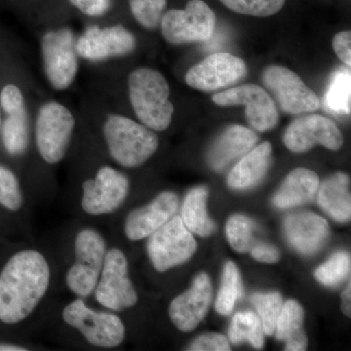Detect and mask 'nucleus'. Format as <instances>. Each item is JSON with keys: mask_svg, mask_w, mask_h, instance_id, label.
<instances>
[{"mask_svg": "<svg viewBox=\"0 0 351 351\" xmlns=\"http://www.w3.org/2000/svg\"><path fill=\"white\" fill-rule=\"evenodd\" d=\"M50 282L49 265L43 254H15L0 274V320L16 324L34 311Z\"/></svg>", "mask_w": 351, "mask_h": 351, "instance_id": "f257e3e1", "label": "nucleus"}, {"mask_svg": "<svg viewBox=\"0 0 351 351\" xmlns=\"http://www.w3.org/2000/svg\"><path fill=\"white\" fill-rule=\"evenodd\" d=\"M129 99L136 117L147 128L164 131L172 122L175 108L167 80L154 69L140 68L128 77Z\"/></svg>", "mask_w": 351, "mask_h": 351, "instance_id": "f03ea898", "label": "nucleus"}, {"mask_svg": "<svg viewBox=\"0 0 351 351\" xmlns=\"http://www.w3.org/2000/svg\"><path fill=\"white\" fill-rule=\"evenodd\" d=\"M103 132L110 156L123 167H138L158 147V137L154 130L123 115H110Z\"/></svg>", "mask_w": 351, "mask_h": 351, "instance_id": "7ed1b4c3", "label": "nucleus"}, {"mask_svg": "<svg viewBox=\"0 0 351 351\" xmlns=\"http://www.w3.org/2000/svg\"><path fill=\"white\" fill-rule=\"evenodd\" d=\"M75 119L68 108L58 101H48L39 110L36 140L39 154L45 162L59 163L66 156Z\"/></svg>", "mask_w": 351, "mask_h": 351, "instance_id": "20e7f679", "label": "nucleus"}, {"mask_svg": "<svg viewBox=\"0 0 351 351\" xmlns=\"http://www.w3.org/2000/svg\"><path fill=\"white\" fill-rule=\"evenodd\" d=\"M163 38L171 44L205 43L213 36L216 16L202 0H189L184 10L172 9L160 22Z\"/></svg>", "mask_w": 351, "mask_h": 351, "instance_id": "39448f33", "label": "nucleus"}, {"mask_svg": "<svg viewBox=\"0 0 351 351\" xmlns=\"http://www.w3.org/2000/svg\"><path fill=\"white\" fill-rule=\"evenodd\" d=\"M73 32L60 29L46 32L41 38V56L46 77L58 91L68 89L78 73V57Z\"/></svg>", "mask_w": 351, "mask_h": 351, "instance_id": "423d86ee", "label": "nucleus"}, {"mask_svg": "<svg viewBox=\"0 0 351 351\" xmlns=\"http://www.w3.org/2000/svg\"><path fill=\"white\" fill-rule=\"evenodd\" d=\"M197 249L195 237L181 217L174 216L152 233L147 243V253L154 269L159 272L188 262Z\"/></svg>", "mask_w": 351, "mask_h": 351, "instance_id": "0eeeda50", "label": "nucleus"}, {"mask_svg": "<svg viewBox=\"0 0 351 351\" xmlns=\"http://www.w3.org/2000/svg\"><path fill=\"white\" fill-rule=\"evenodd\" d=\"M105 240L92 230H83L75 239V263L66 274L71 292L85 298L96 288L106 257Z\"/></svg>", "mask_w": 351, "mask_h": 351, "instance_id": "6e6552de", "label": "nucleus"}, {"mask_svg": "<svg viewBox=\"0 0 351 351\" xmlns=\"http://www.w3.org/2000/svg\"><path fill=\"white\" fill-rule=\"evenodd\" d=\"M63 318L93 346L115 348L121 345L125 338V327L119 316L94 311L82 300H76L64 307Z\"/></svg>", "mask_w": 351, "mask_h": 351, "instance_id": "1a4fd4ad", "label": "nucleus"}, {"mask_svg": "<svg viewBox=\"0 0 351 351\" xmlns=\"http://www.w3.org/2000/svg\"><path fill=\"white\" fill-rule=\"evenodd\" d=\"M95 289L97 301L112 311H123L137 304V292L129 278L123 252L112 248L106 253L101 279Z\"/></svg>", "mask_w": 351, "mask_h": 351, "instance_id": "9d476101", "label": "nucleus"}, {"mask_svg": "<svg viewBox=\"0 0 351 351\" xmlns=\"http://www.w3.org/2000/svg\"><path fill=\"white\" fill-rule=\"evenodd\" d=\"M263 82L285 113L299 114L315 112L320 108L316 94L291 69L270 66L263 71Z\"/></svg>", "mask_w": 351, "mask_h": 351, "instance_id": "9b49d317", "label": "nucleus"}, {"mask_svg": "<svg viewBox=\"0 0 351 351\" xmlns=\"http://www.w3.org/2000/svg\"><path fill=\"white\" fill-rule=\"evenodd\" d=\"M219 107H246V119L254 129L260 132L271 130L278 123L276 103L263 88L256 84H243L219 92L212 97Z\"/></svg>", "mask_w": 351, "mask_h": 351, "instance_id": "f8f14e48", "label": "nucleus"}, {"mask_svg": "<svg viewBox=\"0 0 351 351\" xmlns=\"http://www.w3.org/2000/svg\"><path fill=\"white\" fill-rule=\"evenodd\" d=\"M82 189V206L87 214H112L125 201L129 181L119 171L105 166L98 171L95 179L83 182Z\"/></svg>", "mask_w": 351, "mask_h": 351, "instance_id": "ddd939ff", "label": "nucleus"}, {"mask_svg": "<svg viewBox=\"0 0 351 351\" xmlns=\"http://www.w3.org/2000/svg\"><path fill=\"white\" fill-rule=\"evenodd\" d=\"M246 75L243 60L228 53H216L189 69L186 82L193 89L211 92L232 86Z\"/></svg>", "mask_w": 351, "mask_h": 351, "instance_id": "4468645a", "label": "nucleus"}, {"mask_svg": "<svg viewBox=\"0 0 351 351\" xmlns=\"http://www.w3.org/2000/svg\"><path fill=\"white\" fill-rule=\"evenodd\" d=\"M283 142L293 152H306L316 145L339 151L343 147V137L331 119L311 114L293 121L284 133Z\"/></svg>", "mask_w": 351, "mask_h": 351, "instance_id": "2eb2a0df", "label": "nucleus"}, {"mask_svg": "<svg viewBox=\"0 0 351 351\" xmlns=\"http://www.w3.org/2000/svg\"><path fill=\"white\" fill-rule=\"evenodd\" d=\"M136 38L123 25L101 29L92 27L76 41V52L83 59L99 62L125 56L136 48Z\"/></svg>", "mask_w": 351, "mask_h": 351, "instance_id": "dca6fc26", "label": "nucleus"}, {"mask_svg": "<svg viewBox=\"0 0 351 351\" xmlns=\"http://www.w3.org/2000/svg\"><path fill=\"white\" fill-rule=\"evenodd\" d=\"M212 295L213 288L209 276L198 274L191 287L171 302L169 315L173 324L182 332L195 330L209 311Z\"/></svg>", "mask_w": 351, "mask_h": 351, "instance_id": "f3484780", "label": "nucleus"}, {"mask_svg": "<svg viewBox=\"0 0 351 351\" xmlns=\"http://www.w3.org/2000/svg\"><path fill=\"white\" fill-rule=\"evenodd\" d=\"M179 197L172 191H164L147 206L134 210L127 217L125 234L132 241L147 239L175 216Z\"/></svg>", "mask_w": 351, "mask_h": 351, "instance_id": "a211bd4d", "label": "nucleus"}, {"mask_svg": "<svg viewBox=\"0 0 351 351\" xmlns=\"http://www.w3.org/2000/svg\"><path fill=\"white\" fill-rule=\"evenodd\" d=\"M289 243L302 255L311 256L326 244L330 235L327 221L311 212L289 215L284 221Z\"/></svg>", "mask_w": 351, "mask_h": 351, "instance_id": "6ab92c4d", "label": "nucleus"}, {"mask_svg": "<svg viewBox=\"0 0 351 351\" xmlns=\"http://www.w3.org/2000/svg\"><path fill=\"white\" fill-rule=\"evenodd\" d=\"M257 142L258 136L251 129L241 125L228 126L208 151L207 162L215 171L223 170L250 152Z\"/></svg>", "mask_w": 351, "mask_h": 351, "instance_id": "aec40b11", "label": "nucleus"}, {"mask_svg": "<svg viewBox=\"0 0 351 351\" xmlns=\"http://www.w3.org/2000/svg\"><path fill=\"white\" fill-rule=\"evenodd\" d=\"M272 147L269 142L262 143L247 152L230 171L228 184L232 189H245L258 184L269 168Z\"/></svg>", "mask_w": 351, "mask_h": 351, "instance_id": "412c9836", "label": "nucleus"}, {"mask_svg": "<svg viewBox=\"0 0 351 351\" xmlns=\"http://www.w3.org/2000/svg\"><path fill=\"white\" fill-rule=\"evenodd\" d=\"M318 188L319 178L316 173L306 168H297L284 180L272 203L280 209L299 206L313 199Z\"/></svg>", "mask_w": 351, "mask_h": 351, "instance_id": "4be33fe9", "label": "nucleus"}, {"mask_svg": "<svg viewBox=\"0 0 351 351\" xmlns=\"http://www.w3.org/2000/svg\"><path fill=\"white\" fill-rule=\"evenodd\" d=\"M350 180L345 173H336L318 188V203L329 216L339 223L351 217Z\"/></svg>", "mask_w": 351, "mask_h": 351, "instance_id": "5701e85b", "label": "nucleus"}, {"mask_svg": "<svg viewBox=\"0 0 351 351\" xmlns=\"http://www.w3.org/2000/svg\"><path fill=\"white\" fill-rule=\"evenodd\" d=\"M304 309L299 302L294 300L283 302L274 332L278 341L285 343V350H306L307 338L304 330Z\"/></svg>", "mask_w": 351, "mask_h": 351, "instance_id": "b1692460", "label": "nucleus"}, {"mask_svg": "<svg viewBox=\"0 0 351 351\" xmlns=\"http://www.w3.org/2000/svg\"><path fill=\"white\" fill-rule=\"evenodd\" d=\"M208 189L197 186L186 195L182 209V219L191 232L199 237H210L216 230L214 221L208 215L206 203Z\"/></svg>", "mask_w": 351, "mask_h": 351, "instance_id": "393cba45", "label": "nucleus"}, {"mask_svg": "<svg viewBox=\"0 0 351 351\" xmlns=\"http://www.w3.org/2000/svg\"><path fill=\"white\" fill-rule=\"evenodd\" d=\"M2 141L7 152L12 156H19L27 151L29 141L27 108L7 113L2 127Z\"/></svg>", "mask_w": 351, "mask_h": 351, "instance_id": "a878e982", "label": "nucleus"}, {"mask_svg": "<svg viewBox=\"0 0 351 351\" xmlns=\"http://www.w3.org/2000/svg\"><path fill=\"white\" fill-rule=\"evenodd\" d=\"M263 329L260 317L252 311H242L233 316L232 324L228 329V339L233 345L247 343L255 348L263 346Z\"/></svg>", "mask_w": 351, "mask_h": 351, "instance_id": "bb28decb", "label": "nucleus"}, {"mask_svg": "<svg viewBox=\"0 0 351 351\" xmlns=\"http://www.w3.org/2000/svg\"><path fill=\"white\" fill-rule=\"evenodd\" d=\"M243 295V284L237 265L230 261L226 263L223 269L221 285L217 295V313L221 315H230L234 308L235 304Z\"/></svg>", "mask_w": 351, "mask_h": 351, "instance_id": "cd10ccee", "label": "nucleus"}, {"mask_svg": "<svg viewBox=\"0 0 351 351\" xmlns=\"http://www.w3.org/2000/svg\"><path fill=\"white\" fill-rule=\"evenodd\" d=\"M351 76L350 69H341L334 73L325 103L332 112L339 115L350 113Z\"/></svg>", "mask_w": 351, "mask_h": 351, "instance_id": "c85d7f7f", "label": "nucleus"}, {"mask_svg": "<svg viewBox=\"0 0 351 351\" xmlns=\"http://www.w3.org/2000/svg\"><path fill=\"white\" fill-rule=\"evenodd\" d=\"M350 255L346 252H337L326 263H322L314 272L316 280L322 285L332 287L343 282L350 276Z\"/></svg>", "mask_w": 351, "mask_h": 351, "instance_id": "c756f323", "label": "nucleus"}, {"mask_svg": "<svg viewBox=\"0 0 351 351\" xmlns=\"http://www.w3.org/2000/svg\"><path fill=\"white\" fill-rule=\"evenodd\" d=\"M251 302L256 307L263 332L271 336L276 330L277 319L283 306V299L277 292L257 293L251 295Z\"/></svg>", "mask_w": 351, "mask_h": 351, "instance_id": "7c9ffc66", "label": "nucleus"}, {"mask_svg": "<svg viewBox=\"0 0 351 351\" xmlns=\"http://www.w3.org/2000/svg\"><path fill=\"white\" fill-rule=\"evenodd\" d=\"M254 223L248 217L234 215L226 226V237L233 250L246 253L253 246Z\"/></svg>", "mask_w": 351, "mask_h": 351, "instance_id": "2f4dec72", "label": "nucleus"}, {"mask_svg": "<svg viewBox=\"0 0 351 351\" xmlns=\"http://www.w3.org/2000/svg\"><path fill=\"white\" fill-rule=\"evenodd\" d=\"M131 12L136 21L147 29L160 25L167 0H129Z\"/></svg>", "mask_w": 351, "mask_h": 351, "instance_id": "473e14b6", "label": "nucleus"}, {"mask_svg": "<svg viewBox=\"0 0 351 351\" xmlns=\"http://www.w3.org/2000/svg\"><path fill=\"white\" fill-rule=\"evenodd\" d=\"M286 0H221L234 12L254 17H269L282 9Z\"/></svg>", "mask_w": 351, "mask_h": 351, "instance_id": "72a5a7b5", "label": "nucleus"}, {"mask_svg": "<svg viewBox=\"0 0 351 351\" xmlns=\"http://www.w3.org/2000/svg\"><path fill=\"white\" fill-rule=\"evenodd\" d=\"M0 204L11 211H18L23 204L19 181L3 166H0Z\"/></svg>", "mask_w": 351, "mask_h": 351, "instance_id": "f704fd0d", "label": "nucleus"}, {"mask_svg": "<svg viewBox=\"0 0 351 351\" xmlns=\"http://www.w3.org/2000/svg\"><path fill=\"white\" fill-rule=\"evenodd\" d=\"M232 350L230 341L223 335L218 332H209L197 339L191 343L189 350L193 351H230Z\"/></svg>", "mask_w": 351, "mask_h": 351, "instance_id": "c9c22d12", "label": "nucleus"}, {"mask_svg": "<svg viewBox=\"0 0 351 351\" xmlns=\"http://www.w3.org/2000/svg\"><path fill=\"white\" fill-rule=\"evenodd\" d=\"M0 105L6 114L25 108L24 96L20 88L14 84L4 86L0 94Z\"/></svg>", "mask_w": 351, "mask_h": 351, "instance_id": "e433bc0d", "label": "nucleus"}, {"mask_svg": "<svg viewBox=\"0 0 351 351\" xmlns=\"http://www.w3.org/2000/svg\"><path fill=\"white\" fill-rule=\"evenodd\" d=\"M83 14L92 17L104 15L110 7V0H69Z\"/></svg>", "mask_w": 351, "mask_h": 351, "instance_id": "4c0bfd02", "label": "nucleus"}, {"mask_svg": "<svg viewBox=\"0 0 351 351\" xmlns=\"http://www.w3.org/2000/svg\"><path fill=\"white\" fill-rule=\"evenodd\" d=\"M332 48L337 56L346 64L351 66V32L345 31L339 32L332 39Z\"/></svg>", "mask_w": 351, "mask_h": 351, "instance_id": "58836bf2", "label": "nucleus"}, {"mask_svg": "<svg viewBox=\"0 0 351 351\" xmlns=\"http://www.w3.org/2000/svg\"><path fill=\"white\" fill-rule=\"evenodd\" d=\"M252 258L261 263H274L278 262L280 254L274 245L260 243L253 245L250 249Z\"/></svg>", "mask_w": 351, "mask_h": 351, "instance_id": "ea45409f", "label": "nucleus"}, {"mask_svg": "<svg viewBox=\"0 0 351 351\" xmlns=\"http://www.w3.org/2000/svg\"><path fill=\"white\" fill-rule=\"evenodd\" d=\"M350 288L351 284L350 281V282H348V287L346 288V290L343 291V295H341V299H343L341 309H343V313H345L346 316H348V317H350L351 315Z\"/></svg>", "mask_w": 351, "mask_h": 351, "instance_id": "a19ab883", "label": "nucleus"}, {"mask_svg": "<svg viewBox=\"0 0 351 351\" xmlns=\"http://www.w3.org/2000/svg\"><path fill=\"white\" fill-rule=\"evenodd\" d=\"M27 348H21V346H13V345H4V343H0V351H25Z\"/></svg>", "mask_w": 351, "mask_h": 351, "instance_id": "79ce46f5", "label": "nucleus"}, {"mask_svg": "<svg viewBox=\"0 0 351 351\" xmlns=\"http://www.w3.org/2000/svg\"><path fill=\"white\" fill-rule=\"evenodd\" d=\"M0 124H1V117H0Z\"/></svg>", "mask_w": 351, "mask_h": 351, "instance_id": "37998d69", "label": "nucleus"}]
</instances>
